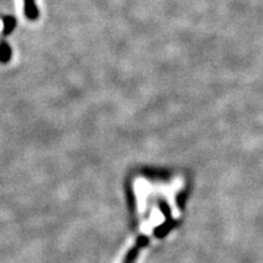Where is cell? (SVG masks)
<instances>
[{
  "instance_id": "1",
  "label": "cell",
  "mask_w": 263,
  "mask_h": 263,
  "mask_svg": "<svg viewBox=\"0 0 263 263\" xmlns=\"http://www.w3.org/2000/svg\"><path fill=\"white\" fill-rule=\"evenodd\" d=\"M147 243H148V237L139 236L137 238L135 245L132 247V248L128 250V252L126 253L124 260H123V263H135L138 258L139 252H141V250Z\"/></svg>"
}]
</instances>
